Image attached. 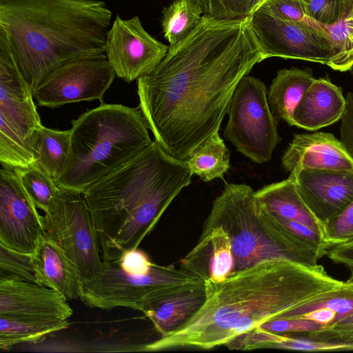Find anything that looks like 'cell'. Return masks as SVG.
Returning a JSON list of instances; mask_svg holds the SVG:
<instances>
[{"instance_id":"obj_15","label":"cell","mask_w":353,"mask_h":353,"mask_svg":"<svg viewBox=\"0 0 353 353\" xmlns=\"http://www.w3.org/2000/svg\"><path fill=\"white\" fill-rule=\"evenodd\" d=\"M59 292L30 282L0 278V316L27 320H68L73 314Z\"/></svg>"},{"instance_id":"obj_18","label":"cell","mask_w":353,"mask_h":353,"mask_svg":"<svg viewBox=\"0 0 353 353\" xmlns=\"http://www.w3.org/2000/svg\"><path fill=\"white\" fill-rule=\"evenodd\" d=\"M180 268L201 279L219 283L234 270L228 233L221 225L202 230L196 245L180 261Z\"/></svg>"},{"instance_id":"obj_40","label":"cell","mask_w":353,"mask_h":353,"mask_svg":"<svg viewBox=\"0 0 353 353\" xmlns=\"http://www.w3.org/2000/svg\"><path fill=\"white\" fill-rule=\"evenodd\" d=\"M340 141L353 158V92L345 97V105L341 118Z\"/></svg>"},{"instance_id":"obj_45","label":"cell","mask_w":353,"mask_h":353,"mask_svg":"<svg viewBox=\"0 0 353 353\" xmlns=\"http://www.w3.org/2000/svg\"><path fill=\"white\" fill-rule=\"evenodd\" d=\"M350 72H351V74H352L353 76V65H352V67L350 68Z\"/></svg>"},{"instance_id":"obj_31","label":"cell","mask_w":353,"mask_h":353,"mask_svg":"<svg viewBox=\"0 0 353 353\" xmlns=\"http://www.w3.org/2000/svg\"><path fill=\"white\" fill-rule=\"evenodd\" d=\"M0 278L40 284L32 254L22 253L9 249L1 243H0Z\"/></svg>"},{"instance_id":"obj_38","label":"cell","mask_w":353,"mask_h":353,"mask_svg":"<svg viewBox=\"0 0 353 353\" xmlns=\"http://www.w3.org/2000/svg\"><path fill=\"white\" fill-rule=\"evenodd\" d=\"M323 325L314 321L299 319H275L264 323L260 327L266 330L278 333L310 332L321 329Z\"/></svg>"},{"instance_id":"obj_35","label":"cell","mask_w":353,"mask_h":353,"mask_svg":"<svg viewBox=\"0 0 353 353\" xmlns=\"http://www.w3.org/2000/svg\"><path fill=\"white\" fill-rule=\"evenodd\" d=\"M307 16L323 25H332L341 17L350 0H303Z\"/></svg>"},{"instance_id":"obj_10","label":"cell","mask_w":353,"mask_h":353,"mask_svg":"<svg viewBox=\"0 0 353 353\" xmlns=\"http://www.w3.org/2000/svg\"><path fill=\"white\" fill-rule=\"evenodd\" d=\"M228 114L224 136L236 150L255 163L270 161L281 138L265 83L248 74L243 77L232 95Z\"/></svg>"},{"instance_id":"obj_3","label":"cell","mask_w":353,"mask_h":353,"mask_svg":"<svg viewBox=\"0 0 353 353\" xmlns=\"http://www.w3.org/2000/svg\"><path fill=\"white\" fill-rule=\"evenodd\" d=\"M192 175L186 161L172 157L153 141L85 190L102 261L137 248Z\"/></svg>"},{"instance_id":"obj_7","label":"cell","mask_w":353,"mask_h":353,"mask_svg":"<svg viewBox=\"0 0 353 353\" xmlns=\"http://www.w3.org/2000/svg\"><path fill=\"white\" fill-rule=\"evenodd\" d=\"M216 225L222 226L230 238L234 271L270 259H286L303 264L295 254L267 233L258 214L254 191L248 185L225 183L214 200L202 230Z\"/></svg>"},{"instance_id":"obj_20","label":"cell","mask_w":353,"mask_h":353,"mask_svg":"<svg viewBox=\"0 0 353 353\" xmlns=\"http://www.w3.org/2000/svg\"><path fill=\"white\" fill-rule=\"evenodd\" d=\"M32 255L41 285L59 292L68 301L80 299L83 281L71 261L53 241L43 236Z\"/></svg>"},{"instance_id":"obj_23","label":"cell","mask_w":353,"mask_h":353,"mask_svg":"<svg viewBox=\"0 0 353 353\" xmlns=\"http://www.w3.org/2000/svg\"><path fill=\"white\" fill-rule=\"evenodd\" d=\"M314 80L312 71L308 69L291 68L279 70L268 93L272 113L288 125H294V110Z\"/></svg>"},{"instance_id":"obj_26","label":"cell","mask_w":353,"mask_h":353,"mask_svg":"<svg viewBox=\"0 0 353 353\" xmlns=\"http://www.w3.org/2000/svg\"><path fill=\"white\" fill-rule=\"evenodd\" d=\"M192 174L205 182L223 179L230 168V152L219 132L200 144L186 160Z\"/></svg>"},{"instance_id":"obj_16","label":"cell","mask_w":353,"mask_h":353,"mask_svg":"<svg viewBox=\"0 0 353 353\" xmlns=\"http://www.w3.org/2000/svg\"><path fill=\"white\" fill-rule=\"evenodd\" d=\"M303 201L323 226L353 201V172L301 170L290 173Z\"/></svg>"},{"instance_id":"obj_42","label":"cell","mask_w":353,"mask_h":353,"mask_svg":"<svg viewBox=\"0 0 353 353\" xmlns=\"http://www.w3.org/2000/svg\"><path fill=\"white\" fill-rule=\"evenodd\" d=\"M296 318L310 320L323 326L329 325L337 321L336 313L326 308L314 310Z\"/></svg>"},{"instance_id":"obj_27","label":"cell","mask_w":353,"mask_h":353,"mask_svg":"<svg viewBox=\"0 0 353 353\" xmlns=\"http://www.w3.org/2000/svg\"><path fill=\"white\" fill-rule=\"evenodd\" d=\"M203 12L196 0H173L162 10L161 28L170 46L185 38L201 23Z\"/></svg>"},{"instance_id":"obj_21","label":"cell","mask_w":353,"mask_h":353,"mask_svg":"<svg viewBox=\"0 0 353 353\" xmlns=\"http://www.w3.org/2000/svg\"><path fill=\"white\" fill-rule=\"evenodd\" d=\"M254 195L273 214L301 223L323 233V226L303 201L290 175L283 181L254 191Z\"/></svg>"},{"instance_id":"obj_19","label":"cell","mask_w":353,"mask_h":353,"mask_svg":"<svg viewBox=\"0 0 353 353\" xmlns=\"http://www.w3.org/2000/svg\"><path fill=\"white\" fill-rule=\"evenodd\" d=\"M345 97L327 78L315 79L303 95L293 115L294 125L314 131L341 119Z\"/></svg>"},{"instance_id":"obj_24","label":"cell","mask_w":353,"mask_h":353,"mask_svg":"<svg viewBox=\"0 0 353 353\" xmlns=\"http://www.w3.org/2000/svg\"><path fill=\"white\" fill-rule=\"evenodd\" d=\"M70 130H59L41 125L34 139V165L57 181L63 172L69 153Z\"/></svg>"},{"instance_id":"obj_12","label":"cell","mask_w":353,"mask_h":353,"mask_svg":"<svg viewBox=\"0 0 353 353\" xmlns=\"http://www.w3.org/2000/svg\"><path fill=\"white\" fill-rule=\"evenodd\" d=\"M116 74L105 54L65 62L49 72L32 92L39 106L57 108L85 101H102Z\"/></svg>"},{"instance_id":"obj_4","label":"cell","mask_w":353,"mask_h":353,"mask_svg":"<svg viewBox=\"0 0 353 353\" xmlns=\"http://www.w3.org/2000/svg\"><path fill=\"white\" fill-rule=\"evenodd\" d=\"M112 17L101 0H0V41L33 92L61 64L105 54Z\"/></svg>"},{"instance_id":"obj_37","label":"cell","mask_w":353,"mask_h":353,"mask_svg":"<svg viewBox=\"0 0 353 353\" xmlns=\"http://www.w3.org/2000/svg\"><path fill=\"white\" fill-rule=\"evenodd\" d=\"M273 349L301 351H340L346 350L342 345L334 344L308 338H295L285 334L284 338L276 343Z\"/></svg>"},{"instance_id":"obj_6","label":"cell","mask_w":353,"mask_h":353,"mask_svg":"<svg viewBox=\"0 0 353 353\" xmlns=\"http://www.w3.org/2000/svg\"><path fill=\"white\" fill-rule=\"evenodd\" d=\"M203 284L201 279L181 268L153 263L148 273L132 274L116 261H102L97 277L83 284L80 300L91 307L110 310L125 307L143 313L174 294Z\"/></svg>"},{"instance_id":"obj_11","label":"cell","mask_w":353,"mask_h":353,"mask_svg":"<svg viewBox=\"0 0 353 353\" xmlns=\"http://www.w3.org/2000/svg\"><path fill=\"white\" fill-rule=\"evenodd\" d=\"M248 23L265 59L281 57L327 65L335 55L326 31L309 17L285 21L259 9L248 16Z\"/></svg>"},{"instance_id":"obj_17","label":"cell","mask_w":353,"mask_h":353,"mask_svg":"<svg viewBox=\"0 0 353 353\" xmlns=\"http://www.w3.org/2000/svg\"><path fill=\"white\" fill-rule=\"evenodd\" d=\"M283 169L353 172V158L340 140L323 132L295 134L281 158Z\"/></svg>"},{"instance_id":"obj_13","label":"cell","mask_w":353,"mask_h":353,"mask_svg":"<svg viewBox=\"0 0 353 353\" xmlns=\"http://www.w3.org/2000/svg\"><path fill=\"white\" fill-rule=\"evenodd\" d=\"M168 48L145 30L138 16L128 19L117 16L105 46L106 58L116 76L128 83L152 73Z\"/></svg>"},{"instance_id":"obj_33","label":"cell","mask_w":353,"mask_h":353,"mask_svg":"<svg viewBox=\"0 0 353 353\" xmlns=\"http://www.w3.org/2000/svg\"><path fill=\"white\" fill-rule=\"evenodd\" d=\"M305 338L321 341L346 347L353 350V312L346 317L321 329L306 332Z\"/></svg>"},{"instance_id":"obj_5","label":"cell","mask_w":353,"mask_h":353,"mask_svg":"<svg viewBox=\"0 0 353 353\" xmlns=\"http://www.w3.org/2000/svg\"><path fill=\"white\" fill-rule=\"evenodd\" d=\"M139 107L102 103L72 121L65 168L60 188L83 193L151 145Z\"/></svg>"},{"instance_id":"obj_9","label":"cell","mask_w":353,"mask_h":353,"mask_svg":"<svg viewBox=\"0 0 353 353\" xmlns=\"http://www.w3.org/2000/svg\"><path fill=\"white\" fill-rule=\"evenodd\" d=\"M44 236L65 253L83 284L95 279L102 266L98 234L83 193L59 187L42 216Z\"/></svg>"},{"instance_id":"obj_22","label":"cell","mask_w":353,"mask_h":353,"mask_svg":"<svg viewBox=\"0 0 353 353\" xmlns=\"http://www.w3.org/2000/svg\"><path fill=\"white\" fill-rule=\"evenodd\" d=\"M205 300V285L203 284L174 294L143 314L161 336H164L185 323L200 309Z\"/></svg>"},{"instance_id":"obj_36","label":"cell","mask_w":353,"mask_h":353,"mask_svg":"<svg viewBox=\"0 0 353 353\" xmlns=\"http://www.w3.org/2000/svg\"><path fill=\"white\" fill-rule=\"evenodd\" d=\"M259 9L280 19L303 21L307 19L303 0H269Z\"/></svg>"},{"instance_id":"obj_41","label":"cell","mask_w":353,"mask_h":353,"mask_svg":"<svg viewBox=\"0 0 353 353\" xmlns=\"http://www.w3.org/2000/svg\"><path fill=\"white\" fill-rule=\"evenodd\" d=\"M325 255L336 263L353 268V240L329 246Z\"/></svg>"},{"instance_id":"obj_14","label":"cell","mask_w":353,"mask_h":353,"mask_svg":"<svg viewBox=\"0 0 353 353\" xmlns=\"http://www.w3.org/2000/svg\"><path fill=\"white\" fill-rule=\"evenodd\" d=\"M14 170H0V243L32 254L44 236L42 216Z\"/></svg>"},{"instance_id":"obj_34","label":"cell","mask_w":353,"mask_h":353,"mask_svg":"<svg viewBox=\"0 0 353 353\" xmlns=\"http://www.w3.org/2000/svg\"><path fill=\"white\" fill-rule=\"evenodd\" d=\"M323 235L328 247L353 240V201L323 226Z\"/></svg>"},{"instance_id":"obj_1","label":"cell","mask_w":353,"mask_h":353,"mask_svg":"<svg viewBox=\"0 0 353 353\" xmlns=\"http://www.w3.org/2000/svg\"><path fill=\"white\" fill-rule=\"evenodd\" d=\"M263 60L248 16L216 20L203 15L190 34L169 46L152 73L137 80L139 107L154 141L186 161L219 132L237 85Z\"/></svg>"},{"instance_id":"obj_29","label":"cell","mask_w":353,"mask_h":353,"mask_svg":"<svg viewBox=\"0 0 353 353\" xmlns=\"http://www.w3.org/2000/svg\"><path fill=\"white\" fill-rule=\"evenodd\" d=\"M14 170L37 208L47 212L59 189L55 180L34 165Z\"/></svg>"},{"instance_id":"obj_30","label":"cell","mask_w":353,"mask_h":353,"mask_svg":"<svg viewBox=\"0 0 353 353\" xmlns=\"http://www.w3.org/2000/svg\"><path fill=\"white\" fill-rule=\"evenodd\" d=\"M326 308L334 311L337 321L353 312V291L343 288L323 294L314 300L299 305L277 319L296 318L310 311Z\"/></svg>"},{"instance_id":"obj_43","label":"cell","mask_w":353,"mask_h":353,"mask_svg":"<svg viewBox=\"0 0 353 353\" xmlns=\"http://www.w3.org/2000/svg\"><path fill=\"white\" fill-rule=\"evenodd\" d=\"M269 0H252L250 15L256 10H258L261 7H262Z\"/></svg>"},{"instance_id":"obj_44","label":"cell","mask_w":353,"mask_h":353,"mask_svg":"<svg viewBox=\"0 0 353 353\" xmlns=\"http://www.w3.org/2000/svg\"><path fill=\"white\" fill-rule=\"evenodd\" d=\"M350 269L351 274L350 277L346 280L345 282H344V287L346 289L353 291V268H350Z\"/></svg>"},{"instance_id":"obj_2","label":"cell","mask_w":353,"mask_h":353,"mask_svg":"<svg viewBox=\"0 0 353 353\" xmlns=\"http://www.w3.org/2000/svg\"><path fill=\"white\" fill-rule=\"evenodd\" d=\"M205 300L183 325L142 350L226 346L241 335L319 296L344 287L322 265L270 259L204 282Z\"/></svg>"},{"instance_id":"obj_28","label":"cell","mask_w":353,"mask_h":353,"mask_svg":"<svg viewBox=\"0 0 353 353\" xmlns=\"http://www.w3.org/2000/svg\"><path fill=\"white\" fill-rule=\"evenodd\" d=\"M321 26L329 35L335 52L327 65L334 70H349L353 65V0L349 1L335 23Z\"/></svg>"},{"instance_id":"obj_25","label":"cell","mask_w":353,"mask_h":353,"mask_svg":"<svg viewBox=\"0 0 353 353\" xmlns=\"http://www.w3.org/2000/svg\"><path fill=\"white\" fill-rule=\"evenodd\" d=\"M68 320H27L0 316V349L8 350L20 343H38L66 329Z\"/></svg>"},{"instance_id":"obj_8","label":"cell","mask_w":353,"mask_h":353,"mask_svg":"<svg viewBox=\"0 0 353 353\" xmlns=\"http://www.w3.org/2000/svg\"><path fill=\"white\" fill-rule=\"evenodd\" d=\"M42 125L32 92L0 41V163L12 170L34 165V139Z\"/></svg>"},{"instance_id":"obj_32","label":"cell","mask_w":353,"mask_h":353,"mask_svg":"<svg viewBox=\"0 0 353 353\" xmlns=\"http://www.w3.org/2000/svg\"><path fill=\"white\" fill-rule=\"evenodd\" d=\"M203 15L216 20H234L250 15L252 0H196Z\"/></svg>"},{"instance_id":"obj_39","label":"cell","mask_w":353,"mask_h":353,"mask_svg":"<svg viewBox=\"0 0 353 353\" xmlns=\"http://www.w3.org/2000/svg\"><path fill=\"white\" fill-rule=\"evenodd\" d=\"M119 265L126 272L132 274H145L153 265L147 253L137 248L125 251L116 260Z\"/></svg>"}]
</instances>
